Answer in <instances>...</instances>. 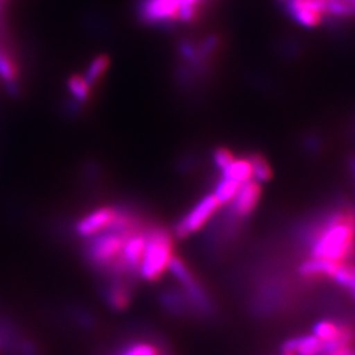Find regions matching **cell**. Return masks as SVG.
<instances>
[{"instance_id":"cell-1","label":"cell","mask_w":355,"mask_h":355,"mask_svg":"<svg viewBox=\"0 0 355 355\" xmlns=\"http://www.w3.org/2000/svg\"><path fill=\"white\" fill-rule=\"evenodd\" d=\"M312 258L343 263L355 254V211L334 212L311 236Z\"/></svg>"},{"instance_id":"cell-2","label":"cell","mask_w":355,"mask_h":355,"mask_svg":"<svg viewBox=\"0 0 355 355\" xmlns=\"http://www.w3.org/2000/svg\"><path fill=\"white\" fill-rule=\"evenodd\" d=\"M174 241L170 232L154 225L146 229V246L141 262L140 275L146 282H155L162 277L173 258Z\"/></svg>"},{"instance_id":"cell-3","label":"cell","mask_w":355,"mask_h":355,"mask_svg":"<svg viewBox=\"0 0 355 355\" xmlns=\"http://www.w3.org/2000/svg\"><path fill=\"white\" fill-rule=\"evenodd\" d=\"M167 268L171 271L175 279L183 286L184 295L190 303L191 308H193L198 313L203 316L212 315L215 306L211 297L207 295L203 286L192 275L190 268L186 266V263L180 258L173 255Z\"/></svg>"},{"instance_id":"cell-4","label":"cell","mask_w":355,"mask_h":355,"mask_svg":"<svg viewBox=\"0 0 355 355\" xmlns=\"http://www.w3.org/2000/svg\"><path fill=\"white\" fill-rule=\"evenodd\" d=\"M221 207L220 202L216 199L215 195H207L202 200L191 209L187 215L184 216L177 225H175V234L179 239H184L192 233L203 228L205 223L215 215L216 211Z\"/></svg>"},{"instance_id":"cell-5","label":"cell","mask_w":355,"mask_h":355,"mask_svg":"<svg viewBox=\"0 0 355 355\" xmlns=\"http://www.w3.org/2000/svg\"><path fill=\"white\" fill-rule=\"evenodd\" d=\"M121 209L116 207H103L85 216L76 224V233L80 237H92L111 228L119 218Z\"/></svg>"},{"instance_id":"cell-6","label":"cell","mask_w":355,"mask_h":355,"mask_svg":"<svg viewBox=\"0 0 355 355\" xmlns=\"http://www.w3.org/2000/svg\"><path fill=\"white\" fill-rule=\"evenodd\" d=\"M178 0H145L141 7V19L146 23H165L177 20Z\"/></svg>"},{"instance_id":"cell-7","label":"cell","mask_w":355,"mask_h":355,"mask_svg":"<svg viewBox=\"0 0 355 355\" xmlns=\"http://www.w3.org/2000/svg\"><path fill=\"white\" fill-rule=\"evenodd\" d=\"M261 196L259 183L255 180H248L242 183L236 198L230 202V209L239 217H246L250 215L257 207Z\"/></svg>"},{"instance_id":"cell-8","label":"cell","mask_w":355,"mask_h":355,"mask_svg":"<svg viewBox=\"0 0 355 355\" xmlns=\"http://www.w3.org/2000/svg\"><path fill=\"white\" fill-rule=\"evenodd\" d=\"M340 265H341L340 262H334L329 259L311 258L309 261H305L304 263L299 267V274L306 279L321 278V277L333 278Z\"/></svg>"},{"instance_id":"cell-9","label":"cell","mask_w":355,"mask_h":355,"mask_svg":"<svg viewBox=\"0 0 355 355\" xmlns=\"http://www.w3.org/2000/svg\"><path fill=\"white\" fill-rule=\"evenodd\" d=\"M19 69L12 54L0 46V78L11 94H17Z\"/></svg>"},{"instance_id":"cell-10","label":"cell","mask_w":355,"mask_h":355,"mask_svg":"<svg viewBox=\"0 0 355 355\" xmlns=\"http://www.w3.org/2000/svg\"><path fill=\"white\" fill-rule=\"evenodd\" d=\"M287 11L300 26L312 28L318 26L321 21V13L300 6L296 0H287Z\"/></svg>"},{"instance_id":"cell-11","label":"cell","mask_w":355,"mask_h":355,"mask_svg":"<svg viewBox=\"0 0 355 355\" xmlns=\"http://www.w3.org/2000/svg\"><path fill=\"white\" fill-rule=\"evenodd\" d=\"M221 174H223V178L234 180L240 184L253 179L252 165H250L249 159H234L227 168H224L221 171Z\"/></svg>"},{"instance_id":"cell-12","label":"cell","mask_w":355,"mask_h":355,"mask_svg":"<svg viewBox=\"0 0 355 355\" xmlns=\"http://www.w3.org/2000/svg\"><path fill=\"white\" fill-rule=\"evenodd\" d=\"M110 64H111V60L105 54H101L91 61V64L87 67L86 76H85V79L87 80V83L91 87L101 80V78L107 73Z\"/></svg>"},{"instance_id":"cell-13","label":"cell","mask_w":355,"mask_h":355,"mask_svg":"<svg viewBox=\"0 0 355 355\" xmlns=\"http://www.w3.org/2000/svg\"><path fill=\"white\" fill-rule=\"evenodd\" d=\"M240 187H241L240 183L221 177V179H218V182L216 183L214 195H215L216 199L220 202L221 205L229 204L236 198Z\"/></svg>"},{"instance_id":"cell-14","label":"cell","mask_w":355,"mask_h":355,"mask_svg":"<svg viewBox=\"0 0 355 355\" xmlns=\"http://www.w3.org/2000/svg\"><path fill=\"white\" fill-rule=\"evenodd\" d=\"M162 304L165 305L167 311H170L174 315H186L190 308V303L186 295L174 291L164 293Z\"/></svg>"},{"instance_id":"cell-15","label":"cell","mask_w":355,"mask_h":355,"mask_svg":"<svg viewBox=\"0 0 355 355\" xmlns=\"http://www.w3.org/2000/svg\"><path fill=\"white\" fill-rule=\"evenodd\" d=\"M324 343L315 334L296 337V355H322Z\"/></svg>"},{"instance_id":"cell-16","label":"cell","mask_w":355,"mask_h":355,"mask_svg":"<svg viewBox=\"0 0 355 355\" xmlns=\"http://www.w3.org/2000/svg\"><path fill=\"white\" fill-rule=\"evenodd\" d=\"M67 87H69L70 94L76 98V102H89V96H91V86L85 79V76H78V74L70 76L69 82H67Z\"/></svg>"},{"instance_id":"cell-17","label":"cell","mask_w":355,"mask_h":355,"mask_svg":"<svg viewBox=\"0 0 355 355\" xmlns=\"http://www.w3.org/2000/svg\"><path fill=\"white\" fill-rule=\"evenodd\" d=\"M252 165V173H253V180L258 183H263L270 180L271 178V167L268 165L265 157L261 154H253L250 158H248Z\"/></svg>"},{"instance_id":"cell-18","label":"cell","mask_w":355,"mask_h":355,"mask_svg":"<svg viewBox=\"0 0 355 355\" xmlns=\"http://www.w3.org/2000/svg\"><path fill=\"white\" fill-rule=\"evenodd\" d=\"M341 328H343L341 325H337L336 322H331V321H318V324H315L313 327V334L321 341L328 343L337 338Z\"/></svg>"},{"instance_id":"cell-19","label":"cell","mask_w":355,"mask_h":355,"mask_svg":"<svg viewBox=\"0 0 355 355\" xmlns=\"http://www.w3.org/2000/svg\"><path fill=\"white\" fill-rule=\"evenodd\" d=\"M331 279L334 280L337 284L341 287H345L347 290H354L355 288V266L354 265H345L341 263L337 268L336 274L333 275Z\"/></svg>"},{"instance_id":"cell-20","label":"cell","mask_w":355,"mask_h":355,"mask_svg":"<svg viewBox=\"0 0 355 355\" xmlns=\"http://www.w3.org/2000/svg\"><path fill=\"white\" fill-rule=\"evenodd\" d=\"M325 12L330 13L333 16L347 17V16L355 15V8L345 0H327Z\"/></svg>"},{"instance_id":"cell-21","label":"cell","mask_w":355,"mask_h":355,"mask_svg":"<svg viewBox=\"0 0 355 355\" xmlns=\"http://www.w3.org/2000/svg\"><path fill=\"white\" fill-rule=\"evenodd\" d=\"M212 158H214V164L220 171L227 168L234 161V155L227 148H217L214 152Z\"/></svg>"},{"instance_id":"cell-22","label":"cell","mask_w":355,"mask_h":355,"mask_svg":"<svg viewBox=\"0 0 355 355\" xmlns=\"http://www.w3.org/2000/svg\"><path fill=\"white\" fill-rule=\"evenodd\" d=\"M180 54L184 58H195V55H196L195 46L191 42H182V45H180Z\"/></svg>"},{"instance_id":"cell-23","label":"cell","mask_w":355,"mask_h":355,"mask_svg":"<svg viewBox=\"0 0 355 355\" xmlns=\"http://www.w3.org/2000/svg\"><path fill=\"white\" fill-rule=\"evenodd\" d=\"M282 352L283 353H293L296 352V337L295 338H290L286 343L282 345Z\"/></svg>"},{"instance_id":"cell-24","label":"cell","mask_w":355,"mask_h":355,"mask_svg":"<svg viewBox=\"0 0 355 355\" xmlns=\"http://www.w3.org/2000/svg\"><path fill=\"white\" fill-rule=\"evenodd\" d=\"M327 355H355V349L352 346H345V347H340L337 350H334L333 353Z\"/></svg>"},{"instance_id":"cell-25","label":"cell","mask_w":355,"mask_h":355,"mask_svg":"<svg viewBox=\"0 0 355 355\" xmlns=\"http://www.w3.org/2000/svg\"><path fill=\"white\" fill-rule=\"evenodd\" d=\"M349 167H350V170H352V174H353V177L355 179V157L353 158H350V162H349Z\"/></svg>"},{"instance_id":"cell-26","label":"cell","mask_w":355,"mask_h":355,"mask_svg":"<svg viewBox=\"0 0 355 355\" xmlns=\"http://www.w3.org/2000/svg\"><path fill=\"white\" fill-rule=\"evenodd\" d=\"M283 355H296V354H293V353H283Z\"/></svg>"},{"instance_id":"cell-27","label":"cell","mask_w":355,"mask_h":355,"mask_svg":"<svg viewBox=\"0 0 355 355\" xmlns=\"http://www.w3.org/2000/svg\"><path fill=\"white\" fill-rule=\"evenodd\" d=\"M352 292H353V295H354V299H355V288H354V290H352Z\"/></svg>"}]
</instances>
